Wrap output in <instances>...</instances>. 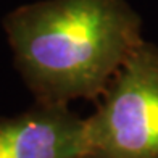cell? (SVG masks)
I'll return each instance as SVG.
<instances>
[{
	"label": "cell",
	"mask_w": 158,
	"mask_h": 158,
	"mask_svg": "<svg viewBox=\"0 0 158 158\" xmlns=\"http://www.w3.org/2000/svg\"><path fill=\"white\" fill-rule=\"evenodd\" d=\"M15 64L37 103L103 94L134 52L140 18L124 0H40L3 18Z\"/></svg>",
	"instance_id": "cell-1"
},
{
	"label": "cell",
	"mask_w": 158,
	"mask_h": 158,
	"mask_svg": "<svg viewBox=\"0 0 158 158\" xmlns=\"http://www.w3.org/2000/svg\"><path fill=\"white\" fill-rule=\"evenodd\" d=\"M103 94L82 158H158V47L142 40Z\"/></svg>",
	"instance_id": "cell-2"
},
{
	"label": "cell",
	"mask_w": 158,
	"mask_h": 158,
	"mask_svg": "<svg viewBox=\"0 0 158 158\" xmlns=\"http://www.w3.org/2000/svg\"><path fill=\"white\" fill-rule=\"evenodd\" d=\"M85 119L68 105L37 103L0 118V158H82Z\"/></svg>",
	"instance_id": "cell-3"
}]
</instances>
